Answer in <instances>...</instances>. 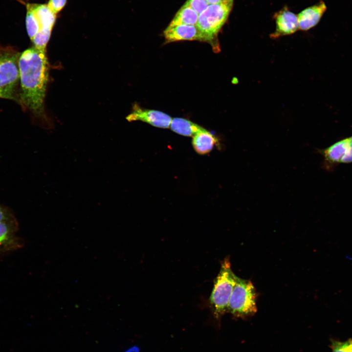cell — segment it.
Segmentation results:
<instances>
[{"instance_id": "5b68a950", "label": "cell", "mask_w": 352, "mask_h": 352, "mask_svg": "<svg viewBox=\"0 0 352 352\" xmlns=\"http://www.w3.org/2000/svg\"><path fill=\"white\" fill-rule=\"evenodd\" d=\"M20 55L11 47L0 46V89L14 93L20 80Z\"/></svg>"}, {"instance_id": "e0dca14e", "label": "cell", "mask_w": 352, "mask_h": 352, "mask_svg": "<svg viewBox=\"0 0 352 352\" xmlns=\"http://www.w3.org/2000/svg\"><path fill=\"white\" fill-rule=\"evenodd\" d=\"M185 3L191 7L198 15L202 13L209 5L206 0H187Z\"/></svg>"}, {"instance_id": "7402d4cb", "label": "cell", "mask_w": 352, "mask_h": 352, "mask_svg": "<svg viewBox=\"0 0 352 352\" xmlns=\"http://www.w3.org/2000/svg\"><path fill=\"white\" fill-rule=\"evenodd\" d=\"M125 352H139V348L137 346H133L128 349Z\"/></svg>"}, {"instance_id": "9a60e30c", "label": "cell", "mask_w": 352, "mask_h": 352, "mask_svg": "<svg viewBox=\"0 0 352 352\" xmlns=\"http://www.w3.org/2000/svg\"><path fill=\"white\" fill-rule=\"evenodd\" d=\"M26 15L25 24L27 34L32 40L40 30V26L38 20L32 8L31 3H26Z\"/></svg>"}, {"instance_id": "603a6c76", "label": "cell", "mask_w": 352, "mask_h": 352, "mask_svg": "<svg viewBox=\"0 0 352 352\" xmlns=\"http://www.w3.org/2000/svg\"><path fill=\"white\" fill-rule=\"evenodd\" d=\"M209 4H214L219 3L223 0H206Z\"/></svg>"}, {"instance_id": "8fae6325", "label": "cell", "mask_w": 352, "mask_h": 352, "mask_svg": "<svg viewBox=\"0 0 352 352\" xmlns=\"http://www.w3.org/2000/svg\"><path fill=\"white\" fill-rule=\"evenodd\" d=\"M31 5L39 22L40 31L51 32L56 22V14L47 4L31 3Z\"/></svg>"}, {"instance_id": "3957f363", "label": "cell", "mask_w": 352, "mask_h": 352, "mask_svg": "<svg viewBox=\"0 0 352 352\" xmlns=\"http://www.w3.org/2000/svg\"><path fill=\"white\" fill-rule=\"evenodd\" d=\"M236 276L233 272L228 257L221 263L220 271L217 276L209 298V302L215 317L218 320L227 312L228 305Z\"/></svg>"}, {"instance_id": "5bb4252c", "label": "cell", "mask_w": 352, "mask_h": 352, "mask_svg": "<svg viewBox=\"0 0 352 352\" xmlns=\"http://www.w3.org/2000/svg\"><path fill=\"white\" fill-rule=\"evenodd\" d=\"M198 14L185 3L178 10L169 26L177 25H196Z\"/></svg>"}, {"instance_id": "7c38bea8", "label": "cell", "mask_w": 352, "mask_h": 352, "mask_svg": "<svg viewBox=\"0 0 352 352\" xmlns=\"http://www.w3.org/2000/svg\"><path fill=\"white\" fill-rule=\"evenodd\" d=\"M218 142L217 138L205 129L194 135L192 139L195 150L200 154L209 153Z\"/></svg>"}, {"instance_id": "2e32d148", "label": "cell", "mask_w": 352, "mask_h": 352, "mask_svg": "<svg viewBox=\"0 0 352 352\" xmlns=\"http://www.w3.org/2000/svg\"><path fill=\"white\" fill-rule=\"evenodd\" d=\"M330 347L331 352H352V338L345 341L331 339Z\"/></svg>"}, {"instance_id": "277c9868", "label": "cell", "mask_w": 352, "mask_h": 352, "mask_svg": "<svg viewBox=\"0 0 352 352\" xmlns=\"http://www.w3.org/2000/svg\"><path fill=\"white\" fill-rule=\"evenodd\" d=\"M257 294L251 281L236 276L227 312L237 318H246L252 316L257 311Z\"/></svg>"}, {"instance_id": "8992f818", "label": "cell", "mask_w": 352, "mask_h": 352, "mask_svg": "<svg viewBox=\"0 0 352 352\" xmlns=\"http://www.w3.org/2000/svg\"><path fill=\"white\" fill-rule=\"evenodd\" d=\"M129 121H141L153 126L161 128H169L172 118L163 112L143 109L134 105L132 111L126 117Z\"/></svg>"}, {"instance_id": "44dd1931", "label": "cell", "mask_w": 352, "mask_h": 352, "mask_svg": "<svg viewBox=\"0 0 352 352\" xmlns=\"http://www.w3.org/2000/svg\"><path fill=\"white\" fill-rule=\"evenodd\" d=\"M0 98L11 100L15 99L14 93L1 89H0Z\"/></svg>"}, {"instance_id": "30bf717a", "label": "cell", "mask_w": 352, "mask_h": 352, "mask_svg": "<svg viewBox=\"0 0 352 352\" xmlns=\"http://www.w3.org/2000/svg\"><path fill=\"white\" fill-rule=\"evenodd\" d=\"M17 226L13 221L0 222V252L16 250L22 245L16 236Z\"/></svg>"}, {"instance_id": "7a4b0ae2", "label": "cell", "mask_w": 352, "mask_h": 352, "mask_svg": "<svg viewBox=\"0 0 352 352\" xmlns=\"http://www.w3.org/2000/svg\"><path fill=\"white\" fill-rule=\"evenodd\" d=\"M233 4V1L227 0L209 4L198 15L196 25L202 35L204 41L210 43L215 51H219L217 37L228 19Z\"/></svg>"}, {"instance_id": "ac0fdd59", "label": "cell", "mask_w": 352, "mask_h": 352, "mask_svg": "<svg viewBox=\"0 0 352 352\" xmlns=\"http://www.w3.org/2000/svg\"><path fill=\"white\" fill-rule=\"evenodd\" d=\"M67 0H49L47 6L56 14L65 7Z\"/></svg>"}, {"instance_id": "cb8c5ba5", "label": "cell", "mask_w": 352, "mask_h": 352, "mask_svg": "<svg viewBox=\"0 0 352 352\" xmlns=\"http://www.w3.org/2000/svg\"><path fill=\"white\" fill-rule=\"evenodd\" d=\"M227 0L231 1H234V0Z\"/></svg>"}, {"instance_id": "d6986e66", "label": "cell", "mask_w": 352, "mask_h": 352, "mask_svg": "<svg viewBox=\"0 0 352 352\" xmlns=\"http://www.w3.org/2000/svg\"><path fill=\"white\" fill-rule=\"evenodd\" d=\"M352 162V136L347 138V145L346 151L341 163Z\"/></svg>"}, {"instance_id": "ba28073f", "label": "cell", "mask_w": 352, "mask_h": 352, "mask_svg": "<svg viewBox=\"0 0 352 352\" xmlns=\"http://www.w3.org/2000/svg\"><path fill=\"white\" fill-rule=\"evenodd\" d=\"M166 43L181 41L205 42L204 38L196 25H177L168 26L164 31Z\"/></svg>"}, {"instance_id": "4fadbf2b", "label": "cell", "mask_w": 352, "mask_h": 352, "mask_svg": "<svg viewBox=\"0 0 352 352\" xmlns=\"http://www.w3.org/2000/svg\"><path fill=\"white\" fill-rule=\"evenodd\" d=\"M170 128L178 134L192 137L204 129L202 127L189 120L177 117L172 118Z\"/></svg>"}, {"instance_id": "ffe728a7", "label": "cell", "mask_w": 352, "mask_h": 352, "mask_svg": "<svg viewBox=\"0 0 352 352\" xmlns=\"http://www.w3.org/2000/svg\"><path fill=\"white\" fill-rule=\"evenodd\" d=\"M8 213L0 206V222L13 221Z\"/></svg>"}, {"instance_id": "52a82bcc", "label": "cell", "mask_w": 352, "mask_h": 352, "mask_svg": "<svg viewBox=\"0 0 352 352\" xmlns=\"http://www.w3.org/2000/svg\"><path fill=\"white\" fill-rule=\"evenodd\" d=\"M276 29L270 37L277 38L281 36L289 35L299 29L297 15L284 8L274 15Z\"/></svg>"}, {"instance_id": "9c48e42d", "label": "cell", "mask_w": 352, "mask_h": 352, "mask_svg": "<svg viewBox=\"0 0 352 352\" xmlns=\"http://www.w3.org/2000/svg\"><path fill=\"white\" fill-rule=\"evenodd\" d=\"M327 8L325 2L321 1L302 10L297 15L299 29L307 31L314 27L321 20Z\"/></svg>"}, {"instance_id": "6da1fadb", "label": "cell", "mask_w": 352, "mask_h": 352, "mask_svg": "<svg viewBox=\"0 0 352 352\" xmlns=\"http://www.w3.org/2000/svg\"><path fill=\"white\" fill-rule=\"evenodd\" d=\"M46 51L34 46L21 53L19 61L20 102L34 115L44 117V103L48 79Z\"/></svg>"}]
</instances>
